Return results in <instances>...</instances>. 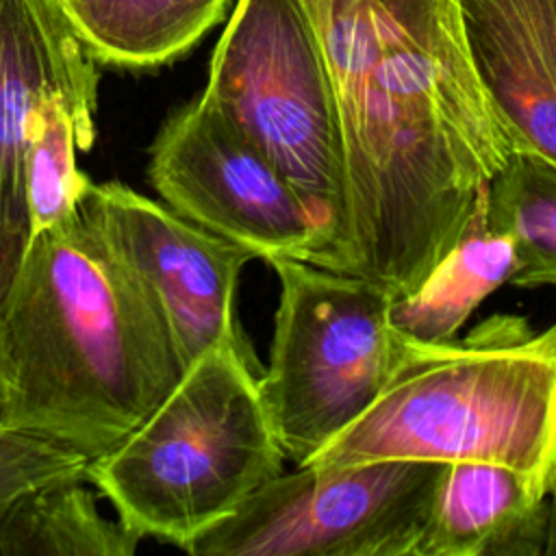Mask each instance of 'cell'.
<instances>
[{
    "label": "cell",
    "mask_w": 556,
    "mask_h": 556,
    "mask_svg": "<svg viewBox=\"0 0 556 556\" xmlns=\"http://www.w3.org/2000/svg\"><path fill=\"white\" fill-rule=\"evenodd\" d=\"M330 74L341 202L304 261L410 295L521 152L473 67L458 0H304Z\"/></svg>",
    "instance_id": "obj_1"
},
{
    "label": "cell",
    "mask_w": 556,
    "mask_h": 556,
    "mask_svg": "<svg viewBox=\"0 0 556 556\" xmlns=\"http://www.w3.org/2000/svg\"><path fill=\"white\" fill-rule=\"evenodd\" d=\"M0 424L89 460L124 441L185 365L141 280L80 211L33 237L0 306Z\"/></svg>",
    "instance_id": "obj_2"
},
{
    "label": "cell",
    "mask_w": 556,
    "mask_h": 556,
    "mask_svg": "<svg viewBox=\"0 0 556 556\" xmlns=\"http://www.w3.org/2000/svg\"><path fill=\"white\" fill-rule=\"evenodd\" d=\"M484 460L552 480L556 463V321L491 315L463 339L402 337L374 400L313 465Z\"/></svg>",
    "instance_id": "obj_3"
},
{
    "label": "cell",
    "mask_w": 556,
    "mask_h": 556,
    "mask_svg": "<svg viewBox=\"0 0 556 556\" xmlns=\"http://www.w3.org/2000/svg\"><path fill=\"white\" fill-rule=\"evenodd\" d=\"M252 367L250 348L208 350L124 441L89 460L87 482L128 530L187 549L282 473Z\"/></svg>",
    "instance_id": "obj_4"
},
{
    "label": "cell",
    "mask_w": 556,
    "mask_h": 556,
    "mask_svg": "<svg viewBox=\"0 0 556 556\" xmlns=\"http://www.w3.org/2000/svg\"><path fill=\"white\" fill-rule=\"evenodd\" d=\"M267 263L280 300L258 391L285 456L304 465L374 404L402 334L389 319L393 298L376 282L295 256Z\"/></svg>",
    "instance_id": "obj_5"
},
{
    "label": "cell",
    "mask_w": 556,
    "mask_h": 556,
    "mask_svg": "<svg viewBox=\"0 0 556 556\" xmlns=\"http://www.w3.org/2000/svg\"><path fill=\"white\" fill-rule=\"evenodd\" d=\"M202 96L330 224L341 202L337 109L304 0H235Z\"/></svg>",
    "instance_id": "obj_6"
},
{
    "label": "cell",
    "mask_w": 556,
    "mask_h": 556,
    "mask_svg": "<svg viewBox=\"0 0 556 556\" xmlns=\"http://www.w3.org/2000/svg\"><path fill=\"white\" fill-rule=\"evenodd\" d=\"M445 463L298 465L258 486L185 552L202 556H417Z\"/></svg>",
    "instance_id": "obj_7"
},
{
    "label": "cell",
    "mask_w": 556,
    "mask_h": 556,
    "mask_svg": "<svg viewBox=\"0 0 556 556\" xmlns=\"http://www.w3.org/2000/svg\"><path fill=\"white\" fill-rule=\"evenodd\" d=\"M148 178L169 208L254 258H306L330 241V224L202 93L163 122Z\"/></svg>",
    "instance_id": "obj_8"
},
{
    "label": "cell",
    "mask_w": 556,
    "mask_h": 556,
    "mask_svg": "<svg viewBox=\"0 0 556 556\" xmlns=\"http://www.w3.org/2000/svg\"><path fill=\"white\" fill-rule=\"evenodd\" d=\"M80 211L159 304L185 371L217 345L248 348L235 319L245 248L122 182L89 180Z\"/></svg>",
    "instance_id": "obj_9"
},
{
    "label": "cell",
    "mask_w": 556,
    "mask_h": 556,
    "mask_svg": "<svg viewBox=\"0 0 556 556\" xmlns=\"http://www.w3.org/2000/svg\"><path fill=\"white\" fill-rule=\"evenodd\" d=\"M96 63L59 0H0V306L33 239L24 185L28 143L54 100L96 119Z\"/></svg>",
    "instance_id": "obj_10"
},
{
    "label": "cell",
    "mask_w": 556,
    "mask_h": 556,
    "mask_svg": "<svg viewBox=\"0 0 556 556\" xmlns=\"http://www.w3.org/2000/svg\"><path fill=\"white\" fill-rule=\"evenodd\" d=\"M469 54L521 152L556 163V0H458Z\"/></svg>",
    "instance_id": "obj_11"
},
{
    "label": "cell",
    "mask_w": 556,
    "mask_h": 556,
    "mask_svg": "<svg viewBox=\"0 0 556 556\" xmlns=\"http://www.w3.org/2000/svg\"><path fill=\"white\" fill-rule=\"evenodd\" d=\"M547 493L508 465L445 463L417 556H545Z\"/></svg>",
    "instance_id": "obj_12"
},
{
    "label": "cell",
    "mask_w": 556,
    "mask_h": 556,
    "mask_svg": "<svg viewBox=\"0 0 556 556\" xmlns=\"http://www.w3.org/2000/svg\"><path fill=\"white\" fill-rule=\"evenodd\" d=\"M484 191L456 243L428 271L424 282L410 295L391 300L389 319L397 334L424 343L452 339L495 289L517 276L515 243L489 224Z\"/></svg>",
    "instance_id": "obj_13"
},
{
    "label": "cell",
    "mask_w": 556,
    "mask_h": 556,
    "mask_svg": "<svg viewBox=\"0 0 556 556\" xmlns=\"http://www.w3.org/2000/svg\"><path fill=\"white\" fill-rule=\"evenodd\" d=\"M235 0H59L98 63L146 70L189 52Z\"/></svg>",
    "instance_id": "obj_14"
},
{
    "label": "cell",
    "mask_w": 556,
    "mask_h": 556,
    "mask_svg": "<svg viewBox=\"0 0 556 556\" xmlns=\"http://www.w3.org/2000/svg\"><path fill=\"white\" fill-rule=\"evenodd\" d=\"M87 480L39 486L0 513V556H130L141 536L106 519Z\"/></svg>",
    "instance_id": "obj_15"
},
{
    "label": "cell",
    "mask_w": 556,
    "mask_h": 556,
    "mask_svg": "<svg viewBox=\"0 0 556 556\" xmlns=\"http://www.w3.org/2000/svg\"><path fill=\"white\" fill-rule=\"evenodd\" d=\"M486 219L506 232L517 250L513 285L541 287L556 271V163L536 152H515L491 178Z\"/></svg>",
    "instance_id": "obj_16"
},
{
    "label": "cell",
    "mask_w": 556,
    "mask_h": 556,
    "mask_svg": "<svg viewBox=\"0 0 556 556\" xmlns=\"http://www.w3.org/2000/svg\"><path fill=\"white\" fill-rule=\"evenodd\" d=\"M96 119L65 100L50 102L26 150L24 185L33 237L70 219L89 178L76 165V152L91 150ZM33 241V239H30Z\"/></svg>",
    "instance_id": "obj_17"
},
{
    "label": "cell",
    "mask_w": 556,
    "mask_h": 556,
    "mask_svg": "<svg viewBox=\"0 0 556 556\" xmlns=\"http://www.w3.org/2000/svg\"><path fill=\"white\" fill-rule=\"evenodd\" d=\"M89 458L46 437L0 424V513L17 497L61 480H87Z\"/></svg>",
    "instance_id": "obj_18"
},
{
    "label": "cell",
    "mask_w": 556,
    "mask_h": 556,
    "mask_svg": "<svg viewBox=\"0 0 556 556\" xmlns=\"http://www.w3.org/2000/svg\"><path fill=\"white\" fill-rule=\"evenodd\" d=\"M545 556H556V463L549 480L547 493V541H545Z\"/></svg>",
    "instance_id": "obj_19"
},
{
    "label": "cell",
    "mask_w": 556,
    "mask_h": 556,
    "mask_svg": "<svg viewBox=\"0 0 556 556\" xmlns=\"http://www.w3.org/2000/svg\"><path fill=\"white\" fill-rule=\"evenodd\" d=\"M541 285H556V271H554V274H547V276L541 280Z\"/></svg>",
    "instance_id": "obj_20"
},
{
    "label": "cell",
    "mask_w": 556,
    "mask_h": 556,
    "mask_svg": "<svg viewBox=\"0 0 556 556\" xmlns=\"http://www.w3.org/2000/svg\"><path fill=\"white\" fill-rule=\"evenodd\" d=\"M2 384H4V374H2V352H0V395H2Z\"/></svg>",
    "instance_id": "obj_21"
}]
</instances>
